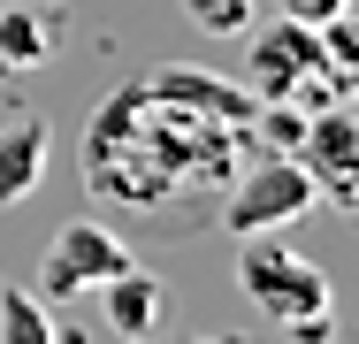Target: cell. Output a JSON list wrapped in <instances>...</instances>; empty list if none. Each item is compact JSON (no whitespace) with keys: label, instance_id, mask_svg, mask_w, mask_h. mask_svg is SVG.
Segmentation results:
<instances>
[{"label":"cell","instance_id":"obj_12","mask_svg":"<svg viewBox=\"0 0 359 344\" xmlns=\"http://www.w3.org/2000/svg\"><path fill=\"white\" fill-rule=\"evenodd\" d=\"M184 15L207 31V39H245L260 23V0H184Z\"/></svg>","mask_w":359,"mask_h":344},{"label":"cell","instance_id":"obj_9","mask_svg":"<svg viewBox=\"0 0 359 344\" xmlns=\"http://www.w3.org/2000/svg\"><path fill=\"white\" fill-rule=\"evenodd\" d=\"M62 54V23L46 8H0V69H46Z\"/></svg>","mask_w":359,"mask_h":344},{"label":"cell","instance_id":"obj_11","mask_svg":"<svg viewBox=\"0 0 359 344\" xmlns=\"http://www.w3.org/2000/svg\"><path fill=\"white\" fill-rule=\"evenodd\" d=\"M321 54H329V69H337L344 100H359V8H344V15L321 23Z\"/></svg>","mask_w":359,"mask_h":344},{"label":"cell","instance_id":"obj_10","mask_svg":"<svg viewBox=\"0 0 359 344\" xmlns=\"http://www.w3.org/2000/svg\"><path fill=\"white\" fill-rule=\"evenodd\" d=\"M54 329H62V322H54V306H46L39 291L0 283V337H15V344H46Z\"/></svg>","mask_w":359,"mask_h":344},{"label":"cell","instance_id":"obj_1","mask_svg":"<svg viewBox=\"0 0 359 344\" xmlns=\"http://www.w3.org/2000/svg\"><path fill=\"white\" fill-rule=\"evenodd\" d=\"M237 283H245V298L276 322V329H290V337H329V275L313 268L306 253H290L283 230H260V237H245V253H237Z\"/></svg>","mask_w":359,"mask_h":344},{"label":"cell","instance_id":"obj_8","mask_svg":"<svg viewBox=\"0 0 359 344\" xmlns=\"http://www.w3.org/2000/svg\"><path fill=\"white\" fill-rule=\"evenodd\" d=\"M46 153H54V123L46 115H15L0 131V206H23L46 176Z\"/></svg>","mask_w":359,"mask_h":344},{"label":"cell","instance_id":"obj_13","mask_svg":"<svg viewBox=\"0 0 359 344\" xmlns=\"http://www.w3.org/2000/svg\"><path fill=\"white\" fill-rule=\"evenodd\" d=\"M276 8H283L290 23H313V31H321V23H329V15H344L352 0H276Z\"/></svg>","mask_w":359,"mask_h":344},{"label":"cell","instance_id":"obj_7","mask_svg":"<svg viewBox=\"0 0 359 344\" xmlns=\"http://www.w3.org/2000/svg\"><path fill=\"white\" fill-rule=\"evenodd\" d=\"M92 298H100V322H107L115 337H153V329H161V314H168V283H161V275H145L138 260H130V268H115Z\"/></svg>","mask_w":359,"mask_h":344},{"label":"cell","instance_id":"obj_3","mask_svg":"<svg viewBox=\"0 0 359 344\" xmlns=\"http://www.w3.org/2000/svg\"><path fill=\"white\" fill-rule=\"evenodd\" d=\"M313 214V176L298 153H276V145H252L245 176L229 184L222 199V230L229 237H260V230H290Z\"/></svg>","mask_w":359,"mask_h":344},{"label":"cell","instance_id":"obj_5","mask_svg":"<svg viewBox=\"0 0 359 344\" xmlns=\"http://www.w3.org/2000/svg\"><path fill=\"white\" fill-rule=\"evenodd\" d=\"M298 161L313 176V199H337L344 214H359V100H337V107L306 115Z\"/></svg>","mask_w":359,"mask_h":344},{"label":"cell","instance_id":"obj_2","mask_svg":"<svg viewBox=\"0 0 359 344\" xmlns=\"http://www.w3.org/2000/svg\"><path fill=\"white\" fill-rule=\"evenodd\" d=\"M245 39H252V46H245V84H252V100H283L298 115H321V107L344 100V84H337V69L321 54V31H313V23L276 15L268 31L252 23Z\"/></svg>","mask_w":359,"mask_h":344},{"label":"cell","instance_id":"obj_4","mask_svg":"<svg viewBox=\"0 0 359 344\" xmlns=\"http://www.w3.org/2000/svg\"><path fill=\"white\" fill-rule=\"evenodd\" d=\"M138 253H130V237L115 230V222H100V214H76L54 230V245H46V260H39V298L46 306H62V298H92L100 283L115 268H130Z\"/></svg>","mask_w":359,"mask_h":344},{"label":"cell","instance_id":"obj_6","mask_svg":"<svg viewBox=\"0 0 359 344\" xmlns=\"http://www.w3.org/2000/svg\"><path fill=\"white\" fill-rule=\"evenodd\" d=\"M145 92L168 100V107H184V115H199V123H222V131H252V115H260L252 84H222L207 69H153Z\"/></svg>","mask_w":359,"mask_h":344}]
</instances>
